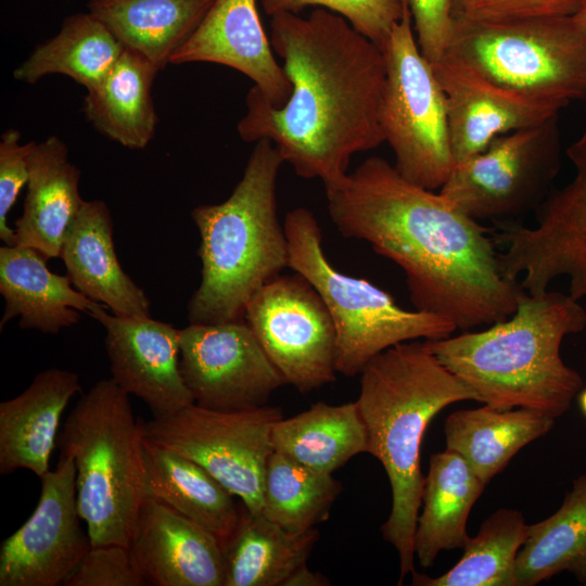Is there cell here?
Segmentation results:
<instances>
[{"label":"cell","mask_w":586,"mask_h":586,"mask_svg":"<svg viewBox=\"0 0 586 586\" xmlns=\"http://www.w3.org/2000/svg\"><path fill=\"white\" fill-rule=\"evenodd\" d=\"M81 391L76 372L50 368L39 372L20 395L0 403V473L18 469L41 479L56 446L62 415Z\"/></svg>","instance_id":"cell-20"},{"label":"cell","mask_w":586,"mask_h":586,"mask_svg":"<svg viewBox=\"0 0 586 586\" xmlns=\"http://www.w3.org/2000/svg\"><path fill=\"white\" fill-rule=\"evenodd\" d=\"M282 163L272 141L259 139L230 196L192 209L201 238L202 277L188 303L190 323L244 319L253 294L289 267L276 194Z\"/></svg>","instance_id":"cell-5"},{"label":"cell","mask_w":586,"mask_h":586,"mask_svg":"<svg viewBox=\"0 0 586 586\" xmlns=\"http://www.w3.org/2000/svg\"><path fill=\"white\" fill-rule=\"evenodd\" d=\"M65 586H146L129 546L103 544L91 546Z\"/></svg>","instance_id":"cell-35"},{"label":"cell","mask_w":586,"mask_h":586,"mask_svg":"<svg viewBox=\"0 0 586 586\" xmlns=\"http://www.w3.org/2000/svg\"><path fill=\"white\" fill-rule=\"evenodd\" d=\"M408 0H262L267 15L298 14L307 7L327 9L344 17L358 33L381 49L402 18Z\"/></svg>","instance_id":"cell-34"},{"label":"cell","mask_w":586,"mask_h":586,"mask_svg":"<svg viewBox=\"0 0 586 586\" xmlns=\"http://www.w3.org/2000/svg\"><path fill=\"white\" fill-rule=\"evenodd\" d=\"M578 405L582 413L586 417V388L581 391L578 395Z\"/></svg>","instance_id":"cell-40"},{"label":"cell","mask_w":586,"mask_h":586,"mask_svg":"<svg viewBox=\"0 0 586 586\" xmlns=\"http://www.w3.org/2000/svg\"><path fill=\"white\" fill-rule=\"evenodd\" d=\"M124 48L91 13H77L64 20L54 37L37 46L15 68L13 76L20 81L35 84L47 75L61 74L88 91L109 75Z\"/></svg>","instance_id":"cell-30"},{"label":"cell","mask_w":586,"mask_h":586,"mask_svg":"<svg viewBox=\"0 0 586 586\" xmlns=\"http://www.w3.org/2000/svg\"><path fill=\"white\" fill-rule=\"evenodd\" d=\"M40 480L31 515L1 544L0 586L63 585L91 547L80 525L73 459L60 455Z\"/></svg>","instance_id":"cell-14"},{"label":"cell","mask_w":586,"mask_h":586,"mask_svg":"<svg viewBox=\"0 0 586 586\" xmlns=\"http://www.w3.org/2000/svg\"><path fill=\"white\" fill-rule=\"evenodd\" d=\"M318 539L316 527L291 533L241 502L239 522L222 545L224 586H283L307 563Z\"/></svg>","instance_id":"cell-27"},{"label":"cell","mask_w":586,"mask_h":586,"mask_svg":"<svg viewBox=\"0 0 586 586\" xmlns=\"http://www.w3.org/2000/svg\"><path fill=\"white\" fill-rule=\"evenodd\" d=\"M328 578L319 572L309 570L307 563L300 566L284 583L283 586H326Z\"/></svg>","instance_id":"cell-39"},{"label":"cell","mask_w":586,"mask_h":586,"mask_svg":"<svg viewBox=\"0 0 586 586\" xmlns=\"http://www.w3.org/2000/svg\"><path fill=\"white\" fill-rule=\"evenodd\" d=\"M36 142L21 143V133L8 129L0 141V239L15 245V230L8 226V214L21 189L28 182L27 157Z\"/></svg>","instance_id":"cell-36"},{"label":"cell","mask_w":586,"mask_h":586,"mask_svg":"<svg viewBox=\"0 0 586 586\" xmlns=\"http://www.w3.org/2000/svg\"><path fill=\"white\" fill-rule=\"evenodd\" d=\"M191 62L216 63L241 72L275 107H281L292 93V82L275 60L262 25L257 0H215L169 64Z\"/></svg>","instance_id":"cell-17"},{"label":"cell","mask_w":586,"mask_h":586,"mask_svg":"<svg viewBox=\"0 0 586 586\" xmlns=\"http://www.w3.org/2000/svg\"><path fill=\"white\" fill-rule=\"evenodd\" d=\"M343 486L331 473L313 470L272 451L264 479L262 513L301 534L329 519Z\"/></svg>","instance_id":"cell-33"},{"label":"cell","mask_w":586,"mask_h":586,"mask_svg":"<svg viewBox=\"0 0 586 586\" xmlns=\"http://www.w3.org/2000/svg\"><path fill=\"white\" fill-rule=\"evenodd\" d=\"M528 534L523 514L501 508L470 537L461 559L437 577L412 572L415 586H517L515 561Z\"/></svg>","instance_id":"cell-32"},{"label":"cell","mask_w":586,"mask_h":586,"mask_svg":"<svg viewBox=\"0 0 586 586\" xmlns=\"http://www.w3.org/2000/svg\"><path fill=\"white\" fill-rule=\"evenodd\" d=\"M60 258L73 286L88 298L118 316H151L150 300L119 264L113 219L103 201H85L68 228Z\"/></svg>","instance_id":"cell-19"},{"label":"cell","mask_w":586,"mask_h":586,"mask_svg":"<svg viewBox=\"0 0 586 586\" xmlns=\"http://www.w3.org/2000/svg\"><path fill=\"white\" fill-rule=\"evenodd\" d=\"M144 437V436H143ZM146 498L155 499L211 532L221 544L233 533L241 504L196 462L144 438Z\"/></svg>","instance_id":"cell-24"},{"label":"cell","mask_w":586,"mask_h":586,"mask_svg":"<svg viewBox=\"0 0 586 586\" xmlns=\"http://www.w3.org/2000/svg\"><path fill=\"white\" fill-rule=\"evenodd\" d=\"M270 43L284 61L292 93L272 106L256 86L238 124L246 142L269 139L284 162L324 189L347 176L351 157L385 141L381 106L386 79L383 50L344 17L315 9L307 17L271 16Z\"/></svg>","instance_id":"cell-2"},{"label":"cell","mask_w":586,"mask_h":586,"mask_svg":"<svg viewBox=\"0 0 586 586\" xmlns=\"http://www.w3.org/2000/svg\"><path fill=\"white\" fill-rule=\"evenodd\" d=\"M143 431L129 395L111 378L84 393L63 423L56 447L76 468L79 514L91 546H129L146 499Z\"/></svg>","instance_id":"cell-6"},{"label":"cell","mask_w":586,"mask_h":586,"mask_svg":"<svg viewBox=\"0 0 586 586\" xmlns=\"http://www.w3.org/2000/svg\"><path fill=\"white\" fill-rule=\"evenodd\" d=\"M586 313L570 294L524 292L515 311L480 331L425 340L438 360L494 408H527L561 417L582 378L560 355L563 339L582 331Z\"/></svg>","instance_id":"cell-4"},{"label":"cell","mask_w":586,"mask_h":586,"mask_svg":"<svg viewBox=\"0 0 586 586\" xmlns=\"http://www.w3.org/2000/svg\"><path fill=\"white\" fill-rule=\"evenodd\" d=\"M129 547L148 585H225L220 542L155 499L142 505Z\"/></svg>","instance_id":"cell-18"},{"label":"cell","mask_w":586,"mask_h":586,"mask_svg":"<svg viewBox=\"0 0 586 586\" xmlns=\"http://www.w3.org/2000/svg\"><path fill=\"white\" fill-rule=\"evenodd\" d=\"M158 71L143 55L124 48L109 75L87 91V119L98 131L126 148H145L156 127L152 86Z\"/></svg>","instance_id":"cell-28"},{"label":"cell","mask_w":586,"mask_h":586,"mask_svg":"<svg viewBox=\"0 0 586 586\" xmlns=\"http://www.w3.org/2000/svg\"><path fill=\"white\" fill-rule=\"evenodd\" d=\"M556 419L527 408L485 405L450 413L444 424L446 448L459 454L487 483L521 448L546 435Z\"/></svg>","instance_id":"cell-26"},{"label":"cell","mask_w":586,"mask_h":586,"mask_svg":"<svg viewBox=\"0 0 586 586\" xmlns=\"http://www.w3.org/2000/svg\"><path fill=\"white\" fill-rule=\"evenodd\" d=\"M432 67L446 98L455 165L495 138L546 122L566 106L501 86L448 54Z\"/></svg>","instance_id":"cell-16"},{"label":"cell","mask_w":586,"mask_h":586,"mask_svg":"<svg viewBox=\"0 0 586 586\" xmlns=\"http://www.w3.org/2000/svg\"><path fill=\"white\" fill-rule=\"evenodd\" d=\"M586 585V474L573 481L561 507L528 525L515 561V585L534 586L563 572Z\"/></svg>","instance_id":"cell-31"},{"label":"cell","mask_w":586,"mask_h":586,"mask_svg":"<svg viewBox=\"0 0 586 586\" xmlns=\"http://www.w3.org/2000/svg\"><path fill=\"white\" fill-rule=\"evenodd\" d=\"M408 2L383 47L386 79L381 106L395 168L408 181L440 190L455 167L445 93L421 53Z\"/></svg>","instance_id":"cell-9"},{"label":"cell","mask_w":586,"mask_h":586,"mask_svg":"<svg viewBox=\"0 0 586 586\" xmlns=\"http://www.w3.org/2000/svg\"><path fill=\"white\" fill-rule=\"evenodd\" d=\"M27 164V193L14 229L16 244L33 247L47 259L56 258L85 203L78 189L80 170L55 136L35 143Z\"/></svg>","instance_id":"cell-22"},{"label":"cell","mask_w":586,"mask_h":586,"mask_svg":"<svg viewBox=\"0 0 586 586\" xmlns=\"http://www.w3.org/2000/svg\"><path fill=\"white\" fill-rule=\"evenodd\" d=\"M244 320L286 381L308 393L336 379V332L310 282L295 272L268 281L250 298Z\"/></svg>","instance_id":"cell-12"},{"label":"cell","mask_w":586,"mask_h":586,"mask_svg":"<svg viewBox=\"0 0 586 586\" xmlns=\"http://www.w3.org/2000/svg\"><path fill=\"white\" fill-rule=\"evenodd\" d=\"M273 450L324 473H333L348 460L368 453V436L357 402L330 405L323 402L272 429Z\"/></svg>","instance_id":"cell-29"},{"label":"cell","mask_w":586,"mask_h":586,"mask_svg":"<svg viewBox=\"0 0 586 586\" xmlns=\"http://www.w3.org/2000/svg\"><path fill=\"white\" fill-rule=\"evenodd\" d=\"M575 16L585 25L586 27V0L583 1L579 10L575 14Z\"/></svg>","instance_id":"cell-41"},{"label":"cell","mask_w":586,"mask_h":586,"mask_svg":"<svg viewBox=\"0 0 586 586\" xmlns=\"http://www.w3.org/2000/svg\"><path fill=\"white\" fill-rule=\"evenodd\" d=\"M463 0H453V14L456 13V11L458 10L459 5L461 4Z\"/></svg>","instance_id":"cell-42"},{"label":"cell","mask_w":586,"mask_h":586,"mask_svg":"<svg viewBox=\"0 0 586 586\" xmlns=\"http://www.w3.org/2000/svg\"><path fill=\"white\" fill-rule=\"evenodd\" d=\"M105 330L111 379L144 402L153 417L173 415L194 404L179 367V332L150 317L107 313L98 303L88 314Z\"/></svg>","instance_id":"cell-15"},{"label":"cell","mask_w":586,"mask_h":586,"mask_svg":"<svg viewBox=\"0 0 586 586\" xmlns=\"http://www.w3.org/2000/svg\"><path fill=\"white\" fill-rule=\"evenodd\" d=\"M485 487L459 454L446 448L431 455L415 533V556L421 566L433 565L443 550L464 548L470 511Z\"/></svg>","instance_id":"cell-23"},{"label":"cell","mask_w":586,"mask_h":586,"mask_svg":"<svg viewBox=\"0 0 586 586\" xmlns=\"http://www.w3.org/2000/svg\"><path fill=\"white\" fill-rule=\"evenodd\" d=\"M359 374L356 402L367 431L368 453L383 466L392 491L391 512L381 532L397 551L400 585L415 572L424 432L448 405L479 402V396L438 360L425 340L388 347L370 359Z\"/></svg>","instance_id":"cell-3"},{"label":"cell","mask_w":586,"mask_h":586,"mask_svg":"<svg viewBox=\"0 0 586 586\" xmlns=\"http://www.w3.org/2000/svg\"><path fill=\"white\" fill-rule=\"evenodd\" d=\"M326 195L342 235L366 241L403 269L416 309L444 316L462 331L515 311L525 291L502 273L493 229L440 192L371 156Z\"/></svg>","instance_id":"cell-1"},{"label":"cell","mask_w":586,"mask_h":586,"mask_svg":"<svg viewBox=\"0 0 586 586\" xmlns=\"http://www.w3.org/2000/svg\"><path fill=\"white\" fill-rule=\"evenodd\" d=\"M584 0H463L454 17L511 21L573 16Z\"/></svg>","instance_id":"cell-37"},{"label":"cell","mask_w":586,"mask_h":586,"mask_svg":"<svg viewBox=\"0 0 586 586\" xmlns=\"http://www.w3.org/2000/svg\"><path fill=\"white\" fill-rule=\"evenodd\" d=\"M446 54L528 95L564 105L586 98V27L575 15L495 22L454 17Z\"/></svg>","instance_id":"cell-8"},{"label":"cell","mask_w":586,"mask_h":586,"mask_svg":"<svg viewBox=\"0 0 586 586\" xmlns=\"http://www.w3.org/2000/svg\"><path fill=\"white\" fill-rule=\"evenodd\" d=\"M417 42L423 56L434 64L447 51L453 30V0H408Z\"/></svg>","instance_id":"cell-38"},{"label":"cell","mask_w":586,"mask_h":586,"mask_svg":"<svg viewBox=\"0 0 586 586\" xmlns=\"http://www.w3.org/2000/svg\"><path fill=\"white\" fill-rule=\"evenodd\" d=\"M0 293L4 300L0 329L18 317L24 330L58 334L98 304L77 291L68 276L52 272L47 258L24 245L0 247Z\"/></svg>","instance_id":"cell-21"},{"label":"cell","mask_w":586,"mask_h":586,"mask_svg":"<svg viewBox=\"0 0 586 586\" xmlns=\"http://www.w3.org/2000/svg\"><path fill=\"white\" fill-rule=\"evenodd\" d=\"M179 348L181 375L201 407L258 408L286 384L244 319L190 323L180 329Z\"/></svg>","instance_id":"cell-13"},{"label":"cell","mask_w":586,"mask_h":586,"mask_svg":"<svg viewBox=\"0 0 586 586\" xmlns=\"http://www.w3.org/2000/svg\"><path fill=\"white\" fill-rule=\"evenodd\" d=\"M560 164L558 116L495 138L455 165L440 193L474 220L517 221L550 194Z\"/></svg>","instance_id":"cell-11"},{"label":"cell","mask_w":586,"mask_h":586,"mask_svg":"<svg viewBox=\"0 0 586 586\" xmlns=\"http://www.w3.org/2000/svg\"><path fill=\"white\" fill-rule=\"evenodd\" d=\"M281 418L282 408L270 405L219 411L191 404L141 424L146 441L196 462L249 511L259 513L272 429Z\"/></svg>","instance_id":"cell-10"},{"label":"cell","mask_w":586,"mask_h":586,"mask_svg":"<svg viewBox=\"0 0 586 586\" xmlns=\"http://www.w3.org/2000/svg\"><path fill=\"white\" fill-rule=\"evenodd\" d=\"M215 0H90L89 13L158 69L199 27Z\"/></svg>","instance_id":"cell-25"},{"label":"cell","mask_w":586,"mask_h":586,"mask_svg":"<svg viewBox=\"0 0 586 586\" xmlns=\"http://www.w3.org/2000/svg\"><path fill=\"white\" fill-rule=\"evenodd\" d=\"M283 227L289 267L317 290L333 320L339 373L354 377L388 347L418 339H444L457 330L448 318L404 309L388 292L334 268L323 253L319 222L307 208L289 212Z\"/></svg>","instance_id":"cell-7"}]
</instances>
